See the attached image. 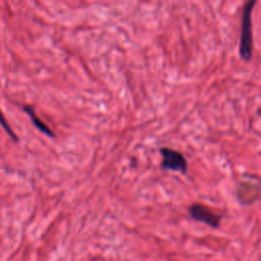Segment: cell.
I'll use <instances>...</instances> for the list:
<instances>
[{
  "label": "cell",
  "instance_id": "6da1fadb",
  "mask_svg": "<svg viewBox=\"0 0 261 261\" xmlns=\"http://www.w3.org/2000/svg\"><path fill=\"white\" fill-rule=\"evenodd\" d=\"M256 4V0L248 1L243 8L241 38H240V55L245 61H250L253 55V37H252V10Z\"/></svg>",
  "mask_w": 261,
  "mask_h": 261
},
{
  "label": "cell",
  "instance_id": "7a4b0ae2",
  "mask_svg": "<svg viewBox=\"0 0 261 261\" xmlns=\"http://www.w3.org/2000/svg\"><path fill=\"white\" fill-rule=\"evenodd\" d=\"M162 161L161 168L164 170L177 171L182 174H187L188 171V162L186 157L178 151L170 148H160L159 150Z\"/></svg>",
  "mask_w": 261,
  "mask_h": 261
},
{
  "label": "cell",
  "instance_id": "3957f363",
  "mask_svg": "<svg viewBox=\"0 0 261 261\" xmlns=\"http://www.w3.org/2000/svg\"><path fill=\"white\" fill-rule=\"evenodd\" d=\"M189 213L193 219L196 221L204 222L207 225L216 228L220 224L221 216L214 213L207 206L201 203H194L189 207Z\"/></svg>",
  "mask_w": 261,
  "mask_h": 261
},
{
  "label": "cell",
  "instance_id": "277c9868",
  "mask_svg": "<svg viewBox=\"0 0 261 261\" xmlns=\"http://www.w3.org/2000/svg\"><path fill=\"white\" fill-rule=\"evenodd\" d=\"M23 110L28 113V115L31 117V119H32V121H33V123H34V125H35L40 132H42L43 134H45V135L48 136V137H51V138H54V137H55V134L51 130V128H50L49 126H47V125L37 116V114H36V112H35V110H34V108H33L32 106L24 105V106H23Z\"/></svg>",
  "mask_w": 261,
  "mask_h": 261
},
{
  "label": "cell",
  "instance_id": "5b68a950",
  "mask_svg": "<svg viewBox=\"0 0 261 261\" xmlns=\"http://www.w3.org/2000/svg\"><path fill=\"white\" fill-rule=\"evenodd\" d=\"M0 124H1V126L4 128V130L14 140V141H18V139H17V137H16V135L13 133V130L11 129V127H10V125L8 124V122H7V120H6V118L4 117V114L1 112V110H0Z\"/></svg>",
  "mask_w": 261,
  "mask_h": 261
}]
</instances>
